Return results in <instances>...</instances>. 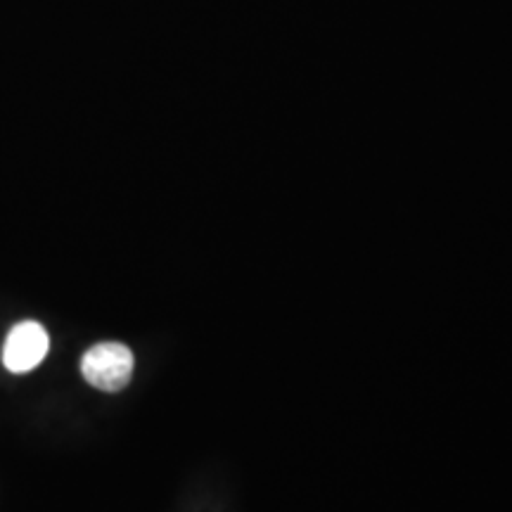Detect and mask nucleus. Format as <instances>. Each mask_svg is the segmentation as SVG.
I'll return each mask as SVG.
<instances>
[{"mask_svg": "<svg viewBox=\"0 0 512 512\" xmlns=\"http://www.w3.org/2000/svg\"><path fill=\"white\" fill-rule=\"evenodd\" d=\"M48 332L38 323H19L5 339L3 363L10 373H29L48 354Z\"/></svg>", "mask_w": 512, "mask_h": 512, "instance_id": "obj_2", "label": "nucleus"}, {"mask_svg": "<svg viewBox=\"0 0 512 512\" xmlns=\"http://www.w3.org/2000/svg\"><path fill=\"white\" fill-rule=\"evenodd\" d=\"M81 373L95 389L102 392H119L133 375L131 349L119 342L95 344L86 351L81 361Z\"/></svg>", "mask_w": 512, "mask_h": 512, "instance_id": "obj_1", "label": "nucleus"}]
</instances>
